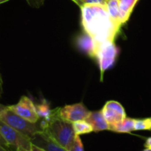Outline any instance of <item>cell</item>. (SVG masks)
I'll list each match as a JSON object with an SVG mask.
<instances>
[{
	"label": "cell",
	"instance_id": "1",
	"mask_svg": "<svg viewBox=\"0 0 151 151\" xmlns=\"http://www.w3.org/2000/svg\"><path fill=\"white\" fill-rule=\"evenodd\" d=\"M82 25L86 32L98 44L114 41L119 29L109 16L106 7L100 4H85L81 7Z\"/></svg>",
	"mask_w": 151,
	"mask_h": 151
},
{
	"label": "cell",
	"instance_id": "2",
	"mask_svg": "<svg viewBox=\"0 0 151 151\" xmlns=\"http://www.w3.org/2000/svg\"><path fill=\"white\" fill-rule=\"evenodd\" d=\"M59 109H54L49 120L43 119L41 122L43 131L47 133L55 141L69 150L73 143L76 134L72 122L63 119L59 114Z\"/></svg>",
	"mask_w": 151,
	"mask_h": 151
},
{
	"label": "cell",
	"instance_id": "3",
	"mask_svg": "<svg viewBox=\"0 0 151 151\" xmlns=\"http://www.w3.org/2000/svg\"><path fill=\"white\" fill-rule=\"evenodd\" d=\"M0 119L26 137L32 138L36 133L43 131L41 122H31L7 109L0 114Z\"/></svg>",
	"mask_w": 151,
	"mask_h": 151
},
{
	"label": "cell",
	"instance_id": "4",
	"mask_svg": "<svg viewBox=\"0 0 151 151\" xmlns=\"http://www.w3.org/2000/svg\"><path fill=\"white\" fill-rule=\"evenodd\" d=\"M117 53L118 49L114 41H108L99 44L94 58L98 62L102 78L103 73L114 64Z\"/></svg>",
	"mask_w": 151,
	"mask_h": 151
},
{
	"label": "cell",
	"instance_id": "5",
	"mask_svg": "<svg viewBox=\"0 0 151 151\" xmlns=\"http://www.w3.org/2000/svg\"><path fill=\"white\" fill-rule=\"evenodd\" d=\"M0 134L4 139L9 146H13L16 148L22 147L27 150H31L32 142L29 137L21 134L7 123L0 119Z\"/></svg>",
	"mask_w": 151,
	"mask_h": 151
},
{
	"label": "cell",
	"instance_id": "6",
	"mask_svg": "<svg viewBox=\"0 0 151 151\" xmlns=\"http://www.w3.org/2000/svg\"><path fill=\"white\" fill-rule=\"evenodd\" d=\"M8 108L12 111L29 122L35 123L39 121L40 117L37 113L36 106L26 96H22L17 104L9 106Z\"/></svg>",
	"mask_w": 151,
	"mask_h": 151
},
{
	"label": "cell",
	"instance_id": "7",
	"mask_svg": "<svg viewBox=\"0 0 151 151\" xmlns=\"http://www.w3.org/2000/svg\"><path fill=\"white\" fill-rule=\"evenodd\" d=\"M91 111L85 107L82 103L73 105H68L60 108L59 114L63 119L74 122L80 120H86Z\"/></svg>",
	"mask_w": 151,
	"mask_h": 151
},
{
	"label": "cell",
	"instance_id": "8",
	"mask_svg": "<svg viewBox=\"0 0 151 151\" xmlns=\"http://www.w3.org/2000/svg\"><path fill=\"white\" fill-rule=\"evenodd\" d=\"M105 119L107 121L109 126L114 125L126 117L125 109L122 105L116 101L107 102L102 110Z\"/></svg>",
	"mask_w": 151,
	"mask_h": 151
},
{
	"label": "cell",
	"instance_id": "9",
	"mask_svg": "<svg viewBox=\"0 0 151 151\" xmlns=\"http://www.w3.org/2000/svg\"><path fill=\"white\" fill-rule=\"evenodd\" d=\"M32 144L44 149L46 151H68L65 147L55 141L44 131L36 133L30 139Z\"/></svg>",
	"mask_w": 151,
	"mask_h": 151
},
{
	"label": "cell",
	"instance_id": "10",
	"mask_svg": "<svg viewBox=\"0 0 151 151\" xmlns=\"http://www.w3.org/2000/svg\"><path fill=\"white\" fill-rule=\"evenodd\" d=\"M76 44L83 52L86 53L91 57H95L99 44L87 32H85V33L81 34L77 38Z\"/></svg>",
	"mask_w": 151,
	"mask_h": 151
},
{
	"label": "cell",
	"instance_id": "11",
	"mask_svg": "<svg viewBox=\"0 0 151 151\" xmlns=\"http://www.w3.org/2000/svg\"><path fill=\"white\" fill-rule=\"evenodd\" d=\"M86 121L92 127L93 131L99 132V131L109 130V124L103 116V111H93L90 113Z\"/></svg>",
	"mask_w": 151,
	"mask_h": 151
},
{
	"label": "cell",
	"instance_id": "12",
	"mask_svg": "<svg viewBox=\"0 0 151 151\" xmlns=\"http://www.w3.org/2000/svg\"><path fill=\"white\" fill-rule=\"evenodd\" d=\"M106 7L109 16L114 21V22L118 27H121L123 23H122V16H121L119 0H106Z\"/></svg>",
	"mask_w": 151,
	"mask_h": 151
},
{
	"label": "cell",
	"instance_id": "13",
	"mask_svg": "<svg viewBox=\"0 0 151 151\" xmlns=\"http://www.w3.org/2000/svg\"><path fill=\"white\" fill-rule=\"evenodd\" d=\"M135 119L124 118L119 122L109 126V130L117 133H131L135 131Z\"/></svg>",
	"mask_w": 151,
	"mask_h": 151
},
{
	"label": "cell",
	"instance_id": "14",
	"mask_svg": "<svg viewBox=\"0 0 151 151\" xmlns=\"http://www.w3.org/2000/svg\"><path fill=\"white\" fill-rule=\"evenodd\" d=\"M138 1L139 0H121L119 1V7H120L121 16H122L123 24L128 20Z\"/></svg>",
	"mask_w": 151,
	"mask_h": 151
},
{
	"label": "cell",
	"instance_id": "15",
	"mask_svg": "<svg viewBox=\"0 0 151 151\" xmlns=\"http://www.w3.org/2000/svg\"><path fill=\"white\" fill-rule=\"evenodd\" d=\"M74 131L76 135H82V134H89L92 132V127L86 120H80L72 122Z\"/></svg>",
	"mask_w": 151,
	"mask_h": 151
},
{
	"label": "cell",
	"instance_id": "16",
	"mask_svg": "<svg viewBox=\"0 0 151 151\" xmlns=\"http://www.w3.org/2000/svg\"><path fill=\"white\" fill-rule=\"evenodd\" d=\"M36 110L39 117L43 118L45 120H49L50 119L54 111L50 109V106L46 102H44L36 106Z\"/></svg>",
	"mask_w": 151,
	"mask_h": 151
},
{
	"label": "cell",
	"instance_id": "17",
	"mask_svg": "<svg viewBox=\"0 0 151 151\" xmlns=\"http://www.w3.org/2000/svg\"><path fill=\"white\" fill-rule=\"evenodd\" d=\"M151 130V118L143 119H136L135 131Z\"/></svg>",
	"mask_w": 151,
	"mask_h": 151
},
{
	"label": "cell",
	"instance_id": "18",
	"mask_svg": "<svg viewBox=\"0 0 151 151\" xmlns=\"http://www.w3.org/2000/svg\"><path fill=\"white\" fill-rule=\"evenodd\" d=\"M68 151H84L83 145L79 135H76L72 146Z\"/></svg>",
	"mask_w": 151,
	"mask_h": 151
},
{
	"label": "cell",
	"instance_id": "19",
	"mask_svg": "<svg viewBox=\"0 0 151 151\" xmlns=\"http://www.w3.org/2000/svg\"><path fill=\"white\" fill-rule=\"evenodd\" d=\"M80 7L85 4H100L105 5L106 4V0H72Z\"/></svg>",
	"mask_w": 151,
	"mask_h": 151
},
{
	"label": "cell",
	"instance_id": "20",
	"mask_svg": "<svg viewBox=\"0 0 151 151\" xmlns=\"http://www.w3.org/2000/svg\"><path fill=\"white\" fill-rule=\"evenodd\" d=\"M30 7L34 8H39L44 4L45 0H26Z\"/></svg>",
	"mask_w": 151,
	"mask_h": 151
},
{
	"label": "cell",
	"instance_id": "21",
	"mask_svg": "<svg viewBox=\"0 0 151 151\" xmlns=\"http://www.w3.org/2000/svg\"><path fill=\"white\" fill-rule=\"evenodd\" d=\"M0 145L2 146V147H5V148H7V149L10 148V146H9V145L7 144V142L4 140V139L1 137V134H0Z\"/></svg>",
	"mask_w": 151,
	"mask_h": 151
},
{
	"label": "cell",
	"instance_id": "22",
	"mask_svg": "<svg viewBox=\"0 0 151 151\" xmlns=\"http://www.w3.org/2000/svg\"><path fill=\"white\" fill-rule=\"evenodd\" d=\"M145 148L151 149V137H149L146 139L145 143Z\"/></svg>",
	"mask_w": 151,
	"mask_h": 151
},
{
	"label": "cell",
	"instance_id": "23",
	"mask_svg": "<svg viewBox=\"0 0 151 151\" xmlns=\"http://www.w3.org/2000/svg\"><path fill=\"white\" fill-rule=\"evenodd\" d=\"M30 151H46L44 149L41 148V147H38V146L32 144V147H31V150Z\"/></svg>",
	"mask_w": 151,
	"mask_h": 151
},
{
	"label": "cell",
	"instance_id": "24",
	"mask_svg": "<svg viewBox=\"0 0 151 151\" xmlns=\"http://www.w3.org/2000/svg\"><path fill=\"white\" fill-rule=\"evenodd\" d=\"M3 81L2 78H1V75L0 74V98L1 97V95H2L3 93Z\"/></svg>",
	"mask_w": 151,
	"mask_h": 151
},
{
	"label": "cell",
	"instance_id": "25",
	"mask_svg": "<svg viewBox=\"0 0 151 151\" xmlns=\"http://www.w3.org/2000/svg\"><path fill=\"white\" fill-rule=\"evenodd\" d=\"M7 109V106H4V105H2L0 103V114H2L3 112H4Z\"/></svg>",
	"mask_w": 151,
	"mask_h": 151
},
{
	"label": "cell",
	"instance_id": "26",
	"mask_svg": "<svg viewBox=\"0 0 151 151\" xmlns=\"http://www.w3.org/2000/svg\"><path fill=\"white\" fill-rule=\"evenodd\" d=\"M0 151H10L9 149H7L5 148V147H2V146L0 145Z\"/></svg>",
	"mask_w": 151,
	"mask_h": 151
},
{
	"label": "cell",
	"instance_id": "27",
	"mask_svg": "<svg viewBox=\"0 0 151 151\" xmlns=\"http://www.w3.org/2000/svg\"><path fill=\"white\" fill-rule=\"evenodd\" d=\"M16 151H29V150H25V149L22 148V147H17V148H16Z\"/></svg>",
	"mask_w": 151,
	"mask_h": 151
},
{
	"label": "cell",
	"instance_id": "28",
	"mask_svg": "<svg viewBox=\"0 0 151 151\" xmlns=\"http://www.w3.org/2000/svg\"><path fill=\"white\" fill-rule=\"evenodd\" d=\"M10 1V0H0V4H3V3L4 2H7V1Z\"/></svg>",
	"mask_w": 151,
	"mask_h": 151
},
{
	"label": "cell",
	"instance_id": "29",
	"mask_svg": "<svg viewBox=\"0 0 151 151\" xmlns=\"http://www.w3.org/2000/svg\"><path fill=\"white\" fill-rule=\"evenodd\" d=\"M142 151H151V149L150 148H145V150H143Z\"/></svg>",
	"mask_w": 151,
	"mask_h": 151
},
{
	"label": "cell",
	"instance_id": "30",
	"mask_svg": "<svg viewBox=\"0 0 151 151\" xmlns=\"http://www.w3.org/2000/svg\"><path fill=\"white\" fill-rule=\"evenodd\" d=\"M119 1H121V0H119Z\"/></svg>",
	"mask_w": 151,
	"mask_h": 151
}]
</instances>
